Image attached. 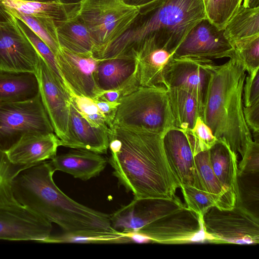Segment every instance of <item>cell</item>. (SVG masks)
I'll list each match as a JSON object with an SVG mask.
<instances>
[{
    "label": "cell",
    "mask_w": 259,
    "mask_h": 259,
    "mask_svg": "<svg viewBox=\"0 0 259 259\" xmlns=\"http://www.w3.org/2000/svg\"><path fill=\"white\" fill-rule=\"evenodd\" d=\"M26 167L11 163L6 153L0 149V205L18 203L13 195L11 182L16 174Z\"/></svg>",
    "instance_id": "34"
},
{
    "label": "cell",
    "mask_w": 259,
    "mask_h": 259,
    "mask_svg": "<svg viewBox=\"0 0 259 259\" xmlns=\"http://www.w3.org/2000/svg\"><path fill=\"white\" fill-rule=\"evenodd\" d=\"M16 18L18 25L31 42L39 55L52 70L59 81L66 89L70 95L71 96L72 93L66 84L59 69L55 54L50 47L34 33L24 22L20 19Z\"/></svg>",
    "instance_id": "33"
},
{
    "label": "cell",
    "mask_w": 259,
    "mask_h": 259,
    "mask_svg": "<svg viewBox=\"0 0 259 259\" xmlns=\"http://www.w3.org/2000/svg\"><path fill=\"white\" fill-rule=\"evenodd\" d=\"M59 146L61 140L55 133L28 134L6 153L13 164L28 167L54 158Z\"/></svg>",
    "instance_id": "19"
},
{
    "label": "cell",
    "mask_w": 259,
    "mask_h": 259,
    "mask_svg": "<svg viewBox=\"0 0 259 259\" xmlns=\"http://www.w3.org/2000/svg\"><path fill=\"white\" fill-rule=\"evenodd\" d=\"M126 4L137 7H142L155 0H123Z\"/></svg>",
    "instance_id": "45"
},
{
    "label": "cell",
    "mask_w": 259,
    "mask_h": 259,
    "mask_svg": "<svg viewBox=\"0 0 259 259\" xmlns=\"http://www.w3.org/2000/svg\"><path fill=\"white\" fill-rule=\"evenodd\" d=\"M238 165V175L259 173L258 139L250 141Z\"/></svg>",
    "instance_id": "39"
},
{
    "label": "cell",
    "mask_w": 259,
    "mask_h": 259,
    "mask_svg": "<svg viewBox=\"0 0 259 259\" xmlns=\"http://www.w3.org/2000/svg\"><path fill=\"white\" fill-rule=\"evenodd\" d=\"M39 59L16 18L0 4V71L35 74Z\"/></svg>",
    "instance_id": "9"
},
{
    "label": "cell",
    "mask_w": 259,
    "mask_h": 259,
    "mask_svg": "<svg viewBox=\"0 0 259 259\" xmlns=\"http://www.w3.org/2000/svg\"><path fill=\"white\" fill-rule=\"evenodd\" d=\"M235 206L258 217L259 173L238 175Z\"/></svg>",
    "instance_id": "31"
},
{
    "label": "cell",
    "mask_w": 259,
    "mask_h": 259,
    "mask_svg": "<svg viewBox=\"0 0 259 259\" xmlns=\"http://www.w3.org/2000/svg\"><path fill=\"white\" fill-rule=\"evenodd\" d=\"M52 229L51 222L19 203L0 205V240L43 243Z\"/></svg>",
    "instance_id": "14"
},
{
    "label": "cell",
    "mask_w": 259,
    "mask_h": 259,
    "mask_svg": "<svg viewBox=\"0 0 259 259\" xmlns=\"http://www.w3.org/2000/svg\"><path fill=\"white\" fill-rule=\"evenodd\" d=\"M211 167L225 191L237 197V154L224 140H217L208 150Z\"/></svg>",
    "instance_id": "23"
},
{
    "label": "cell",
    "mask_w": 259,
    "mask_h": 259,
    "mask_svg": "<svg viewBox=\"0 0 259 259\" xmlns=\"http://www.w3.org/2000/svg\"><path fill=\"white\" fill-rule=\"evenodd\" d=\"M124 96L120 90H109L102 91L98 98L95 100H102L110 102H119Z\"/></svg>",
    "instance_id": "44"
},
{
    "label": "cell",
    "mask_w": 259,
    "mask_h": 259,
    "mask_svg": "<svg viewBox=\"0 0 259 259\" xmlns=\"http://www.w3.org/2000/svg\"><path fill=\"white\" fill-rule=\"evenodd\" d=\"M54 129L39 94L31 100L0 103V149L6 152L24 135Z\"/></svg>",
    "instance_id": "7"
},
{
    "label": "cell",
    "mask_w": 259,
    "mask_h": 259,
    "mask_svg": "<svg viewBox=\"0 0 259 259\" xmlns=\"http://www.w3.org/2000/svg\"><path fill=\"white\" fill-rule=\"evenodd\" d=\"M243 114L246 123L255 136L259 134V101L248 106H243Z\"/></svg>",
    "instance_id": "42"
},
{
    "label": "cell",
    "mask_w": 259,
    "mask_h": 259,
    "mask_svg": "<svg viewBox=\"0 0 259 259\" xmlns=\"http://www.w3.org/2000/svg\"><path fill=\"white\" fill-rule=\"evenodd\" d=\"M138 8L136 24L96 54L97 59L132 55L144 41L172 54L192 28L207 18L202 0H155Z\"/></svg>",
    "instance_id": "3"
},
{
    "label": "cell",
    "mask_w": 259,
    "mask_h": 259,
    "mask_svg": "<svg viewBox=\"0 0 259 259\" xmlns=\"http://www.w3.org/2000/svg\"><path fill=\"white\" fill-rule=\"evenodd\" d=\"M180 188L187 207L201 218L210 208L216 206L214 198L207 192L189 185H182Z\"/></svg>",
    "instance_id": "38"
},
{
    "label": "cell",
    "mask_w": 259,
    "mask_h": 259,
    "mask_svg": "<svg viewBox=\"0 0 259 259\" xmlns=\"http://www.w3.org/2000/svg\"><path fill=\"white\" fill-rule=\"evenodd\" d=\"M133 56L138 60L140 87L164 85V70L171 56L169 52L150 41H144Z\"/></svg>",
    "instance_id": "22"
},
{
    "label": "cell",
    "mask_w": 259,
    "mask_h": 259,
    "mask_svg": "<svg viewBox=\"0 0 259 259\" xmlns=\"http://www.w3.org/2000/svg\"><path fill=\"white\" fill-rule=\"evenodd\" d=\"M234 49L224 34L207 18L198 23L171 54L175 58H231Z\"/></svg>",
    "instance_id": "13"
},
{
    "label": "cell",
    "mask_w": 259,
    "mask_h": 259,
    "mask_svg": "<svg viewBox=\"0 0 259 259\" xmlns=\"http://www.w3.org/2000/svg\"><path fill=\"white\" fill-rule=\"evenodd\" d=\"M0 4L22 14L48 18L55 21L65 20L77 14L79 3L42 2L23 0H0Z\"/></svg>",
    "instance_id": "26"
},
{
    "label": "cell",
    "mask_w": 259,
    "mask_h": 259,
    "mask_svg": "<svg viewBox=\"0 0 259 259\" xmlns=\"http://www.w3.org/2000/svg\"><path fill=\"white\" fill-rule=\"evenodd\" d=\"M242 5L245 7H259V0H244Z\"/></svg>",
    "instance_id": "46"
},
{
    "label": "cell",
    "mask_w": 259,
    "mask_h": 259,
    "mask_svg": "<svg viewBox=\"0 0 259 259\" xmlns=\"http://www.w3.org/2000/svg\"><path fill=\"white\" fill-rule=\"evenodd\" d=\"M166 89L175 126L184 131L191 129L197 117L202 116L203 105L184 90L175 88Z\"/></svg>",
    "instance_id": "27"
},
{
    "label": "cell",
    "mask_w": 259,
    "mask_h": 259,
    "mask_svg": "<svg viewBox=\"0 0 259 259\" xmlns=\"http://www.w3.org/2000/svg\"><path fill=\"white\" fill-rule=\"evenodd\" d=\"M235 53L243 61L249 73L259 67V35L231 42Z\"/></svg>",
    "instance_id": "37"
},
{
    "label": "cell",
    "mask_w": 259,
    "mask_h": 259,
    "mask_svg": "<svg viewBox=\"0 0 259 259\" xmlns=\"http://www.w3.org/2000/svg\"><path fill=\"white\" fill-rule=\"evenodd\" d=\"M71 102L81 115L90 124L109 133L110 128L94 100L84 96L72 95L71 96Z\"/></svg>",
    "instance_id": "35"
},
{
    "label": "cell",
    "mask_w": 259,
    "mask_h": 259,
    "mask_svg": "<svg viewBox=\"0 0 259 259\" xmlns=\"http://www.w3.org/2000/svg\"><path fill=\"white\" fill-rule=\"evenodd\" d=\"M58 67L72 95L96 100L102 91L97 87L96 75L99 59L93 55H82L60 48L56 55Z\"/></svg>",
    "instance_id": "16"
},
{
    "label": "cell",
    "mask_w": 259,
    "mask_h": 259,
    "mask_svg": "<svg viewBox=\"0 0 259 259\" xmlns=\"http://www.w3.org/2000/svg\"><path fill=\"white\" fill-rule=\"evenodd\" d=\"M210 242L239 244L259 243V218L242 208H210L201 218Z\"/></svg>",
    "instance_id": "8"
},
{
    "label": "cell",
    "mask_w": 259,
    "mask_h": 259,
    "mask_svg": "<svg viewBox=\"0 0 259 259\" xmlns=\"http://www.w3.org/2000/svg\"><path fill=\"white\" fill-rule=\"evenodd\" d=\"M99 60L96 81L100 91L120 90L125 96L140 87L136 57L124 55Z\"/></svg>",
    "instance_id": "18"
},
{
    "label": "cell",
    "mask_w": 259,
    "mask_h": 259,
    "mask_svg": "<svg viewBox=\"0 0 259 259\" xmlns=\"http://www.w3.org/2000/svg\"><path fill=\"white\" fill-rule=\"evenodd\" d=\"M194 160L203 189L214 198L215 206L220 209L233 208L236 198L227 193L219 182L210 165L208 150L196 154Z\"/></svg>",
    "instance_id": "28"
},
{
    "label": "cell",
    "mask_w": 259,
    "mask_h": 259,
    "mask_svg": "<svg viewBox=\"0 0 259 259\" xmlns=\"http://www.w3.org/2000/svg\"><path fill=\"white\" fill-rule=\"evenodd\" d=\"M5 8L14 17L24 22L50 47L56 56L57 55L60 47L58 40L56 24L54 20L26 15L12 9Z\"/></svg>",
    "instance_id": "30"
},
{
    "label": "cell",
    "mask_w": 259,
    "mask_h": 259,
    "mask_svg": "<svg viewBox=\"0 0 259 259\" xmlns=\"http://www.w3.org/2000/svg\"><path fill=\"white\" fill-rule=\"evenodd\" d=\"M35 1L38 2H60L59 0H34Z\"/></svg>",
    "instance_id": "48"
},
{
    "label": "cell",
    "mask_w": 259,
    "mask_h": 259,
    "mask_svg": "<svg viewBox=\"0 0 259 259\" xmlns=\"http://www.w3.org/2000/svg\"><path fill=\"white\" fill-rule=\"evenodd\" d=\"M77 14L89 31L95 55L135 23L140 9L123 0H81Z\"/></svg>",
    "instance_id": "6"
},
{
    "label": "cell",
    "mask_w": 259,
    "mask_h": 259,
    "mask_svg": "<svg viewBox=\"0 0 259 259\" xmlns=\"http://www.w3.org/2000/svg\"><path fill=\"white\" fill-rule=\"evenodd\" d=\"M60 3L66 4H76L80 3L81 0H59Z\"/></svg>",
    "instance_id": "47"
},
{
    "label": "cell",
    "mask_w": 259,
    "mask_h": 259,
    "mask_svg": "<svg viewBox=\"0 0 259 259\" xmlns=\"http://www.w3.org/2000/svg\"><path fill=\"white\" fill-rule=\"evenodd\" d=\"M43 243H118V241L115 238L109 237L73 235L64 233L61 235H51Z\"/></svg>",
    "instance_id": "40"
},
{
    "label": "cell",
    "mask_w": 259,
    "mask_h": 259,
    "mask_svg": "<svg viewBox=\"0 0 259 259\" xmlns=\"http://www.w3.org/2000/svg\"><path fill=\"white\" fill-rule=\"evenodd\" d=\"M113 125L161 134L175 127L166 87L140 86L122 97Z\"/></svg>",
    "instance_id": "5"
},
{
    "label": "cell",
    "mask_w": 259,
    "mask_h": 259,
    "mask_svg": "<svg viewBox=\"0 0 259 259\" xmlns=\"http://www.w3.org/2000/svg\"><path fill=\"white\" fill-rule=\"evenodd\" d=\"M223 30L225 36L230 43L259 35V7H245L242 4Z\"/></svg>",
    "instance_id": "29"
},
{
    "label": "cell",
    "mask_w": 259,
    "mask_h": 259,
    "mask_svg": "<svg viewBox=\"0 0 259 259\" xmlns=\"http://www.w3.org/2000/svg\"><path fill=\"white\" fill-rule=\"evenodd\" d=\"M54 169L87 181L96 177L105 168L107 160L101 154L90 150L75 149L56 155L50 161Z\"/></svg>",
    "instance_id": "20"
},
{
    "label": "cell",
    "mask_w": 259,
    "mask_h": 259,
    "mask_svg": "<svg viewBox=\"0 0 259 259\" xmlns=\"http://www.w3.org/2000/svg\"><path fill=\"white\" fill-rule=\"evenodd\" d=\"M55 171L50 161L19 171L11 182L15 200L57 224L65 233L113 238L122 236L112 227L110 214L82 205L64 193L54 181Z\"/></svg>",
    "instance_id": "2"
},
{
    "label": "cell",
    "mask_w": 259,
    "mask_h": 259,
    "mask_svg": "<svg viewBox=\"0 0 259 259\" xmlns=\"http://www.w3.org/2000/svg\"><path fill=\"white\" fill-rule=\"evenodd\" d=\"M210 76L201 118L218 140L225 141L241 157L252 140L243 114L246 68L235 53L225 64L210 65Z\"/></svg>",
    "instance_id": "4"
},
{
    "label": "cell",
    "mask_w": 259,
    "mask_h": 259,
    "mask_svg": "<svg viewBox=\"0 0 259 259\" xmlns=\"http://www.w3.org/2000/svg\"><path fill=\"white\" fill-rule=\"evenodd\" d=\"M23 1H34V0H23Z\"/></svg>",
    "instance_id": "49"
},
{
    "label": "cell",
    "mask_w": 259,
    "mask_h": 259,
    "mask_svg": "<svg viewBox=\"0 0 259 259\" xmlns=\"http://www.w3.org/2000/svg\"><path fill=\"white\" fill-rule=\"evenodd\" d=\"M100 112L106 120L108 126L111 129L117 110L119 102H110L102 100H95Z\"/></svg>",
    "instance_id": "43"
},
{
    "label": "cell",
    "mask_w": 259,
    "mask_h": 259,
    "mask_svg": "<svg viewBox=\"0 0 259 259\" xmlns=\"http://www.w3.org/2000/svg\"><path fill=\"white\" fill-rule=\"evenodd\" d=\"M209 59L175 58L171 56L163 73L166 88L184 90L193 95L203 105L210 76Z\"/></svg>",
    "instance_id": "15"
},
{
    "label": "cell",
    "mask_w": 259,
    "mask_h": 259,
    "mask_svg": "<svg viewBox=\"0 0 259 259\" xmlns=\"http://www.w3.org/2000/svg\"><path fill=\"white\" fill-rule=\"evenodd\" d=\"M186 133L194 155L209 150L217 141L211 129L198 116L193 127Z\"/></svg>",
    "instance_id": "36"
},
{
    "label": "cell",
    "mask_w": 259,
    "mask_h": 259,
    "mask_svg": "<svg viewBox=\"0 0 259 259\" xmlns=\"http://www.w3.org/2000/svg\"><path fill=\"white\" fill-rule=\"evenodd\" d=\"M137 233L152 242L183 244L208 240L201 218L186 206L144 226Z\"/></svg>",
    "instance_id": "10"
},
{
    "label": "cell",
    "mask_w": 259,
    "mask_h": 259,
    "mask_svg": "<svg viewBox=\"0 0 259 259\" xmlns=\"http://www.w3.org/2000/svg\"><path fill=\"white\" fill-rule=\"evenodd\" d=\"M162 142L167 161L180 188L189 185L204 191L185 132L176 127L170 128L163 135Z\"/></svg>",
    "instance_id": "17"
},
{
    "label": "cell",
    "mask_w": 259,
    "mask_h": 259,
    "mask_svg": "<svg viewBox=\"0 0 259 259\" xmlns=\"http://www.w3.org/2000/svg\"><path fill=\"white\" fill-rule=\"evenodd\" d=\"M60 48L82 55H93L94 44L85 24L77 14L61 21H55Z\"/></svg>",
    "instance_id": "24"
},
{
    "label": "cell",
    "mask_w": 259,
    "mask_h": 259,
    "mask_svg": "<svg viewBox=\"0 0 259 259\" xmlns=\"http://www.w3.org/2000/svg\"><path fill=\"white\" fill-rule=\"evenodd\" d=\"M207 18L219 29L226 24L244 0H202Z\"/></svg>",
    "instance_id": "32"
},
{
    "label": "cell",
    "mask_w": 259,
    "mask_h": 259,
    "mask_svg": "<svg viewBox=\"0 0 259 259\" xmlns=\"http://www.w3.org/2000/svg\"><path fill=\"white\" fill-rule=\"evenodd\" d=\"M186 205L176 195L171 199H135L110 214L111 226L121 233L137 232L153 221Z\"/></svg>",
    "instance_id": "12"
},
{
    "label": "cell",
    "mask_w": 259,
    "mask_h": 259,
    "mask_svg": "<svg viewBox=\"0 0 259 259\" xmlns=\"http://www.w3.org/2000/svg\"></svg>",
    "instance_id": "50"
},
{
    "label": "cell",
    "mask_w": 259,
    "mask_h": 259,
    "mask_svg": "<svg viewBox=\"0 0 259 259\" xmlns=\"http://www.w3.org/2000/svg\"><path fill=\"white\" fill-rule=\"evenodd\" d=\"M70 139L66 147L105 154L109 148L108 133L90 124L70 102Z\"/></svg>",
    "instance_id": "21"
},
{
    "label": "cell",
    "mask_w": 259,
    "mask_h": 259,
    "mask_svg": "<svg viewBox=\"0 0 259 259\" xmlns=\"http://www.w3.org/2000/svg\"><path fill=\"white\" fill-rule=\"evenodd\" d=\"M163 135L117 125L108 134L112 175L135 199H171L180 188L166 159Z\"/></svg>",
    "instance_id": "1"
},
{
    "label": "cell",
    "mask_w": 259,
    "mask_h": 259,
    "mask_svg": "<svg viewBox=\"0 0 259 259\" xmlns=\"http://www.w3.org/2000/svg\"><path fill=\"white\" fill-rule=\"evenodd\" d=\"M243 106H249L259 101V67L248 73L243 89Z\"/></svg>",
    "instance_id": "41"
},
{
    "label": "cell",
    "mask_w": 259,
    "mask_h": 259,
    "mask_svg": "<svg viewBox=\"0 0 259 259\" xmlns=\"http://www.w3.org/2000/svg\"><path fill=\"white\" fill-rule=\"evenodd\" d=\"M39 94L35 74L0 71V103L25 101Z\"/></svg>",
    "instance_id": "25"
},
{
    "label": "cell",
    "mask_w": 259,
    "mask_h": 259,
    "mask_svg": "<svg viewBox=\"0 0 259 259\" xmlns=\"http://www.w3.org/2000/svg\"><path fill=\"white\" fill-rule=\"evenodd\" d=\"M39 93L54 131L66 147L70 139L71 96L40 57L35 72Z\"/></svg>",
    "instance_id": "11"
}]
</instances>
